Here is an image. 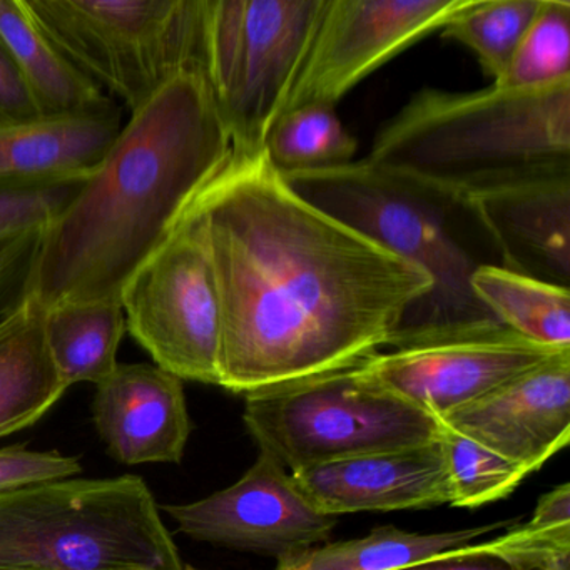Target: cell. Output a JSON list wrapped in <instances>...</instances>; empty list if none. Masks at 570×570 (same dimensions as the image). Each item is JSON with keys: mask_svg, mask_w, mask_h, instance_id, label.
Instances as JSON below:
<instances>
[{"mask_svg": "<svg viewBox=\"0 0 570 570\" xmlns=\"http://www.w3.org/2000/svg\"><path fill=\"white\" fill-rule=\"evenodd\" d=\"M188 212L212 253L228 392L358 365L432 288L422 268L293 191L265 151L233 155Z\"/></svg>", "mask_w": 570, "mask_h": 570, "instance_id": "cell-1", "label": "cell"}, {"mask_svg": "<svg viewBox=\"0 0 570 570\" xmlns=\"http://www.w3.org/2000/svg\"><path fill=\"white\" fill-rule=\"evenodd\" d=\"M232 156L205 65L173 76L131 111L101 165L46 228L36 303H121Z\"/></svg>", "mask_w": 570, "mask_h": 570, "instance_id": "cell-2", "label": "cell"}, {"mask_svg": "<svg viewBox=\"0 0 570 570\" xmlns=\"http://www.w3.org/2000/svg\"><path fill=\"white\" fill-rule=\"evenodd\" d=\"M282 176L303 199L432 279V288L410 306L389 346L500 323L470 285L480 266H505L473 196L370 158Z\"/></svg>", "mask_w": 570, "mask_h": 570, "instance_id": "cell-3", "label": "cell"}, {"mask_svg": "<svg viewBox=\"0 0 570 570\" xmlns=\"http://www.w3.org/2000/svg\"><path fill=\"white\" fill-rule=\"evenodd\" d=\"M368 158L473 198L570 175V78L537 88L423 89L376 135Z\"/></svg>", "mask_w": 570, "mask_h": 570, "instance_id": "cell-4", "label": "cell"}, {"mask_svg": "<svg viewBox=\"0 0 570 570\" xmlns=\"http://www.w3.org/2000/svg\"><path fill=\"white\" fill-rule=\"evenodd\" d=\"M145 480H46L0 495V569L183 570Z\"/></svg>", "mask_w": 570, "mask_h": 570, "instance_id": "cell-5", "label": "cell"}, {"mask_svg": "<svg viewBox=\"0 0 570 570\" xmlns=\"http://www.w3.org/2000/svg\"><path fill=\"white\" fill-rule=\"evenodd\" d=\"M129 112L205 65L206 0H12Z\"/></svg>", "mask_w": 570, "mask_h": 570, "instance_id": "cell-6", "label": "cell"}, {"mask_svg": "<svg viewBox=\"0 0 570 570\" xmlns=\"http://www.w3.org/2000/svg\"><path fill=\"white\" fill-rule=\"evenodd\" d=\"M333 2L206 0V75L232 135L233 155L265 151Z\"/></svg>", "mask_w": 570, "mask_h": 570, "instance_id": "cell-7", "label": "cell"}, {"mask_svg": "<svg viewBox=\"0 0 570 570\" xmlns=\"http://www.w3.org/2000/svg\"><path fill=\"white\" fill-rule=\"evenodd\" d=\"M245 395L246 430L289 472L440 435L439 419L363 379L356 365Z\"/></svg>", "mask_w": 570, "mask_h": 570, "instance_id": "cell-8", "label": "cell"}, {"mask_svg": "<svg viewBox=\"0 0 570 570\" xmlns=\"http://www.w3.org/2000/svg\"><path fill=\"white\" fill-rule=\"evenodd\" d=\"M126 328L156 365L183 380L222 385V308L202 223L186 209L168 242L121 296Z\"/></svg>", "mask_w": 570, "mask_h": 570, "instance_id": "cell-9", "label": "cell"}, {"mask_svg": "<svg viewBox=\"0 0 570 570\" xmlns=\"http://www.w3.org/2000/svg\"><path fill=\"white\" fill-rule=\"evenodd\" d=\"M560 350L483 323L379 350L356 372L440 420Z\"/></svg>", "mask_w": 570, "mask_h": 570, "instance_id": "cell-10", "label": "cell"}, {"mask_svg": "<svg viewBox=\"0 0 570 570\" xmlns=\"http://www.w3.org/2000/svg\"><path fill=\"white\" fill-rule=\"evenodd\" d=\"M163 512L189 539L276 560L328 542L338 523V517L316 509L292 472L262 450L228 489L191 503H168Z\"/></svg>", "mask_w": 570, "mask_h": 570, "instance_id": "cell-11", "label": "cell"}, {"mask_svg": "<svg viewBox=\"0 0 570 570\" xmlns=\"http://www.w3.org/2000/svg\"><path fill=\"white\" fill-rule=\"evenodd\" d=\"M465 4L466 0H335L285 109L308 101L338 105L363 79L442 28Z\"/></svg>", "mask_w": 570, "mask_h": 570, "instance_id": "cell-12", "label": "cell"}, {"mask_svg": "<svg viewBox=\"0 0 570 570\" xmlns=\"http://www.w3.org/2000/svg\"><path fill=\"white\" fill-rule=\"evenodd\" d=\"M529 473L570 439V348L440 419Z\"/></svg>", "mask_w": 570, "mask_h": 570, "instance_id": "cell-13", "label": "cell"}, {"mask_svg": "<svg viewBox=\"0 0 570 570\" xmlns=\"http://www.w3.org/2000/svg\"><path fill=\"white\" fill-rule=\"evenodd\" d=\"M292 475L309 502L330 515L452 503L439 439L302 466Z\"/></svg>", "mask_w": 570, "mask_h": 570, "instance_id": "cell-14", "label": "cell"}, {"mask_svg": "<svg viewBox=\"0 0 570 570\" xmlns=\"http://www.w3.org/2000/svg\"><path fill=\"white\" fill-rule=\"evenodd\" d=\"M185 380L151 363H118L96 383L92 420L122 465L179 463L193 432Z\"/></svg>", "mask_w": 570, "mask_h": 570, "instance_id": "cell-15", "label": "cell"}, {"mask_svg": "<svg viewBox=\"0 0 570 570\" xmlns=\"http://www.w3.org/2000/svg\"><path fill=\"white\" fill-rule=\"evenodd\" d=\"M122 125L116 99L85 111L0 118V183L89 178Z\"/></svg>", "mask_w": 570, "mask_h": 570, "instance_id": "cell-16", "label": "cell"}, {"mask_svg": "<svg viewBox=\"0 0 570 570\" xmlns=\"http://www.w3.org/2000/svg\"><path fill=\"white\" fill-rule=\"evenodd\" d=\"M505 268L570 288V175L475 196Z\"/></svg>", "mask_w": 570, "mask_h": 570, "instance_id": "cell-17", "label": "cell"}, {"mask_svg": "<svg viewBox=\"0 0 570 570\" xmlns=\"http://www.w3.org/2000/svg\"><path fill=\"white\" fill-rule=\"evenodd\" d=\"M68 389L46 345L45 309L32 299L0 330V439L36 425Z\"/></svg>", "mask_w": 570, "mask_h": 570, "instance_id": "cell-18", "label": "cell"}, {"mask_svg": "<svg viewBox=\"0 0 570 570\" xmlns=\"http://www.w3.org/2000/svg\"><path fill=\"white\" fill-rule=\"evenodd\" d=\"M0 39L41 112L85 111L111 101V96L69 61L12 0H0Z\"/></svg>", "mask_w": 570, "mask_h": 570, "instance_id": "cell-19", "label": "cell"}, {"mask_svg": "<svg viewBox=\"0 0 570 570\" xmlns=\"http://www.w3.org/2000/svg\"><path fill=\"white\" fill-rule=\"evenodd\" d=\"M509 522L440 533H413L396 527H379L362 539L320 543L282 557L279 570H393L425 567L446 550L472 543Z\"/></svg>", "mask_w": 570, "mask_h": 570, "instance_id": "cell-20", "label": "cell"}, {"mask_svg": "<svg viewBox=\"0 0 570 570\" xmlns=\"http://www.w3.org/2000/svg\"><path fill=\"white\" fill-rule=\"evenodd\" d=\"M125 332L121 303L68 302L45 309L49 356L68 386L105 380L118 365Z\"/></svg>", "mask_w": 570, "mask_h": 570, "instance_id": "cell-21", "label": "cell"}, {"mask_svg": "<svg viewBox=\"0 0 570 570\" xmlns=\"http://www.w3.org/2000/svg\"><path fill=\"white\" fill-rule=\"evenodd\" d=\"M470 285L503 325L542 345L570 348V288L497 265L480 266Z\"/></svg>", "mask_w": 570, "mask_h": 570, "instance_id": "cell-22", "label": "cell"}, {"mask_svg": "<svg viewBox=\"0 0 570 570\" xmlns=\"http://www.w3.org/2000/svg\"><path fill=\"white\" fill-rule=\"evenodd\" d=\"M358 142L336 112V105L308 101L285 109L265 142L279 175L335 168L353 161Z\"/></svg>", "mask_w": 570, "mask_h": 570, "instance_id": "cell-23", "label": "cell"}, {"mask_svg": "<svg viewBox=\"0 0 570 570\" xmlns=\"http://www.w3.org/2000/svg\"><path fill=\"white\" fill-rule=\"evenodd\" d=\"M542 6L533 0H480L456 11L440 29L443 38L469 48L495 81Z\"/></svg>", "mask_w": 570, "mask_h": 570, "instance_id": "cell-24", "label": "cell"}, {"mask_svg": "<svg viewBox=\"0 0 570 570\" xmlns=\"http://www.w3.org/2000/svg\"><path fill=\"white\" fill-rule=\"evenodd\" d=\"M503 569L569 570L570 485L562 483L540 497L532 520L482 543Z\"/></svg>", "mask_w": 570, "mask_h": 570, "instance_id": "cell-25", "label": "cell"}, {"mask_svg": "<svg viewBox=\"0 0 570 570\" xmlns=\"http://www.w3.org/2000/svg\"><path fill=\"white\" fill-rule=\"evenodd\" d=\"M439 440L452 487L450 505L476 509L505 499L530 475L519 463L442 422Z\"/></svg>", "mask_w": 570, "mask_h": 570, "instance_id": "cell-26", "label": "cell"}, {"mask_svg": "<svg viewBox=\"0 0 570 570\" xmlns=\"http://www.w3.org/2000/svg\"><path fill=\"white\" fill-rule=\"evenodd\" d=\"M570 78V6L543 4L493 85L537 88Z\"/></svg>", "mask_w": 570, "mask_h": 570, "instance_id": "cell-27", "label": "cell"}, {"mask_svg": "<svg viewBox=\"0 0 570 570\" xmlns=\"http://www.w3.org/2000/svg\"><path fill=\"white\" fill-rule=\"evenodd\" d=\"M86 179L0 183V239L48 228Z\"/></svg>", "mask_w": 570, "mask_h": 570, "instance_id": "cell-28", "label": "cell"}, {"mask_svg": "<svg viewBox=\"0 0 570 570\" xmlns=\"http://www.w3.org/2000/svg\"><path fill=\"white\" fill-rule=\"evenodd\" d=\"M45 232L0 239V330L19 318L35 299Z\"/></svg>", "mask_w": 570, "mask_h": 570, "instance_id": "cell-29", "label": "cell"}, {"mask_svg": "<svg viewBox=\"0 0 570 570\" xmlns=\"http://www.w3.org/2000/svg\"><path fill=\"white\" fill-rule=\"evenodd\" d=\"M81 472L78 456L62 455L56 450L42 452L26 445L0 449V495L32 483L75 476Z\"/></svg>", "mask_w": 570, "mask_h": 570, "instance_id": "cell-30", "label": "cell"}, {"mask_svg": "<svg viewBox=\"0 0 570 570\" xmlns=\"http://www.w3.org/2000/svg\"><path fill=\"white\" fill-rule=\"evenodd\" d=\"M41 112L28 82L0 39V118H19Z\"/></svg>", "mask_w": 570, "mask_h": 570, "instance_id": "cell-31", "label": "cell"}, {"mask_svg": "<svg viewBox=\"0 0 570 570\" xmlns=\"http://www.w3.org/2000/svg\"><path fill=\"white\" fill-rule=\"evenodd\" d=\"M425 567L459 570L503 569L502 562L492 553L487 552L482 543H466V546L446 550V552L440 553L435 559L426 562Z\"/></svg>", "mask_w": 570, "mask_h": 570, "instance_id": "cell-32", "label": "cell"}, {"mask_svg": "<svg viewBox=\"0 0 570 570\" xmlns=\"http://www.w3.org/2000/svg\"><path fill=\"white\" fill-rule=\"evenodd\" d=\"M472 2H480V0H466V4H472ZM533 2H539V4H562V6H570V0H533ZM463 6V8H465Z\"/></svg>", "mask_w": 570, "mask_h": 570, "instance_id": "cell-33", "label": "cell"}]
</instances>
